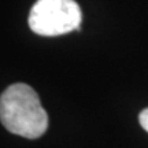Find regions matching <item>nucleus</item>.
Returning a JSON list of instances; mask_svg holds the SVG:
<instances>
[{
	"instance_id": "1",
	"label": "nucleus",
	"mask_w": 148,
	"mask_h": 148,
	"mask_svg": "<svg viewBox=\"0 0 148 148\" xmlns=\"http://www.w3.org/2000/svg\"><path fill=\"white\" fill-rule=\"evenodd\" d=\"M0 119L10 133L25 138H38L48 127V115L38 95L26 84H14L1 93Z\"/></svg>"
},
{
	"instance_id": "2",
	"label": "nucleus",
	"mask_w": 148,
	"mask_h": 148,
	"mask_svg": "<svg viewBox=\"0 0 148 148\" xmlns=\"http://www.w3.org/2000/svg\"><path fill=\"white\" fill-rule=\"evenodd\" d=\"M27 21L36 34L60 36L78 30L82 12L74 0H37Z\"/></svg>"
},
{
	"instance_id": "3",
	"label": "nucleus",
	"mask_w": 148,
	"mask_h": 148,
	"mask_svg": "<svg viewBox=\"0 0 148 148\" xmlns=\"http://www.w3.org/2000/svg\"><path fill=\"white\" fill-rule=\"evenodd\" d=\"M138 121H140V125L143 126L144 130L148 132V107L147 108H144V110L140 112V115H138Z\"/></svg>"
}]
</instances>
